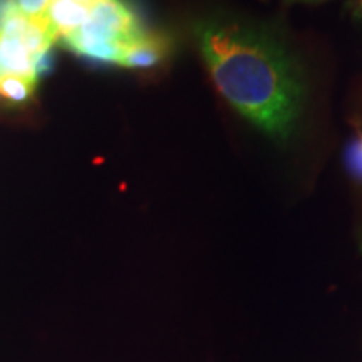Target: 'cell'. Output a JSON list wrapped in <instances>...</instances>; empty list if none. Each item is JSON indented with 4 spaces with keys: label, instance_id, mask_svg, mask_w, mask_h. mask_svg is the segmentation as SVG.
Segmentation results:
<instances>
[{
    "label": "cell",
    "instance_id": "obj_1",
    "mask_svg": "<svg viewBox=\"0 0 362 362\" xmlns=\"http://www.w3.org/2000/svg\"><path fill=\"white\" fill-rule=\"evenodd\" d=\"M197 37L211 78L235 110L265 133L287 139L304 86L282 47L235 25L203 24Z\"/></svg>",
    "mask_w": 362,
    "mask_h": 362
},
{
    "label": "cell",
    "instance_id": "obj_2",
    "mask_svg": "<svg viewBox=\"0 0 362 362\" xmlns=\"http://www.w3.org/2000/svg\"><path fill=\"white\" fill-rule=\"evenodd\" d=\"M143 34L138 17L123 0H96L88 21L64 37V44L79 56L117 64L126 45Z\"/></svg>",
    "mask_w": 362,
    "mask_h": 362
},
{
    "label": "cell",
    "instance_id": "obj_3",
    "mask_svg": "<svg viewBox=\"0 0 362 362\" xmlns=\"http://www.w3.org/2000/svg\"><path fill=\"white\" fill-rule=\"evenodd\" d=\"M171 45L165 35L143 34L124 47L117 64L133 69H146L153 67L168 56Z\"/></svg>",
    "mask_w": 362,
    "mask_h": 362
},
{
    "label": "cell",
    "instance_id": "obj_4",
    "mask_svg": "<svg viewBox=\"0 0 362 362\" xmlns=\"http://www.w3.org/2000/svg\"><path fill=\"white\" fill-rule=\"evenodd\" d=\"M89 12L90 6L83 0H51L45 21L57 39H64L88 21Z\"/></svg>",
    "mask_w": 362,
    "mask_h": 362
},
{
    "label": "cell",
    "instance_id": "obj_5",
    "mask_svg": "<svg viewBox=\"0 0 362 362\" xmlns=\"http://www.w3.org/2000/svg\"><path fill=\"white\" fill-rule=\"evenodd\" d=\"M0 72L34 79V61L19 35L0 33Z\"/></svg>",
    "mask_w": 362,
    "mask_h": 362
},
{
    "label": "cell",
    "instance_id": "obj_6",
    "mask_svg": "<svg viewBox=\"0 0 362 362\" xmlns=\"http://www.w3.org/2000/svg\"><path fill=\"white\" fill-rule=\"evenodd\" d=\"M37 81L16 74H0V99L11 104H24L33 98Z\"/></svg>",
    "mask_w": 362,
    "mask_h": 362
},
{
    "label": "cell",
    "instance_id": "obj_7",
    "mask_svg": "<svg viewBox=\"0 0 362 362\" xmlns=\"http://www.w3.org/2000/svg\"><path fill=\"white\" fill-rule=\"evenodd\" d=\"M346 163L351 173L362 181V134L357 136L347 148Z\"/></svg>",
    "mask_w": 362,
    "mask_h": 362
},
{
    "label": "cell",
    "instance_id": "obj_8",
    "mask_svg": "<svg viewBox=\"0 0 362 362\" xmlns=\"http://www.w3.org/2000/svg\"><path fill=\"white\" fill-rule=\"evenodd\" d=\"M13 6L22 16L30 17V19H39L45 16L51 0H12Z\"/></svg>",
    "mask_w": 362,
    "mask_h": 362
},
{
    "label": "cell",
    "instance_id": "obj_9",
    "mask_svg": "<svg viewBox=\"0 0 362 362\" xmlns=\"http://www.w3.org/2000/svg\"><path fill=\"white\" fill-rule=\"evenodd\" d=\"M54 69V52L52 47L44 51L42 54H39L37 57L34 59V78L35 81H39L40 78H45L49 76Z\"/></svg>",
    "mask_w": 362,
    "mask_h": 362
},
{
    "label": "cell",
    "instance_id": "obj_10",
    "mask_svg": "<svg viewBox=\"0 0 362 362\" xmlns=\"http://www.w3.org/2000/svg\"><path fill=\"white\" fill-rule=\"evenodd\" d=\"M12 8H13L12 0H0V25H2L4 19H6V16L12 11Z\"/></svg>",
    "mask_w": 362,
    "mask_h": 362
},
{
    "label": "cell",
    "instance_id": "obj_11",
    "mask_svg": "<svg viewBox=\"0 0 362 362\" xmlns=\"http://www.w3.org/2000/svg\"><path fill=\"white\" fill-rule=\"evenodd\" d=\"M83 2H86V4H89V6H90V7H93V6H94V2H96V0H83Z\"/></svg>",
    "mask_w": 362,
    "mask_h": 362
},
{
    "label": "cell",
    "instance_id": "obj_12",
    "mask_svg": "<svg viewBox=\"0 0 362 362\" xmlns=\"http://www.w3.org/2000/svg\"><path fill=\"white\" fill-rule=\"evenodd\" d=\"M359 12L362 13V0H359Z\"/></svg>",
    "mask_w": 362,
    "mask_h": 362
},
{
    "label": "cell",
    "instance_id": "obj_13",
    "mask_svg": "<svg viewBox=\"0 0 362 362\" xmlns=\"http://www.w3.org/2000/svg\"><path fill=\"white\" fill-rule=\"evenodd\" d=\"M287 2H297V0H287Z\"/></svg>",
    "mask_w": 362,
    "mask_h": 362
}]
</instances>
